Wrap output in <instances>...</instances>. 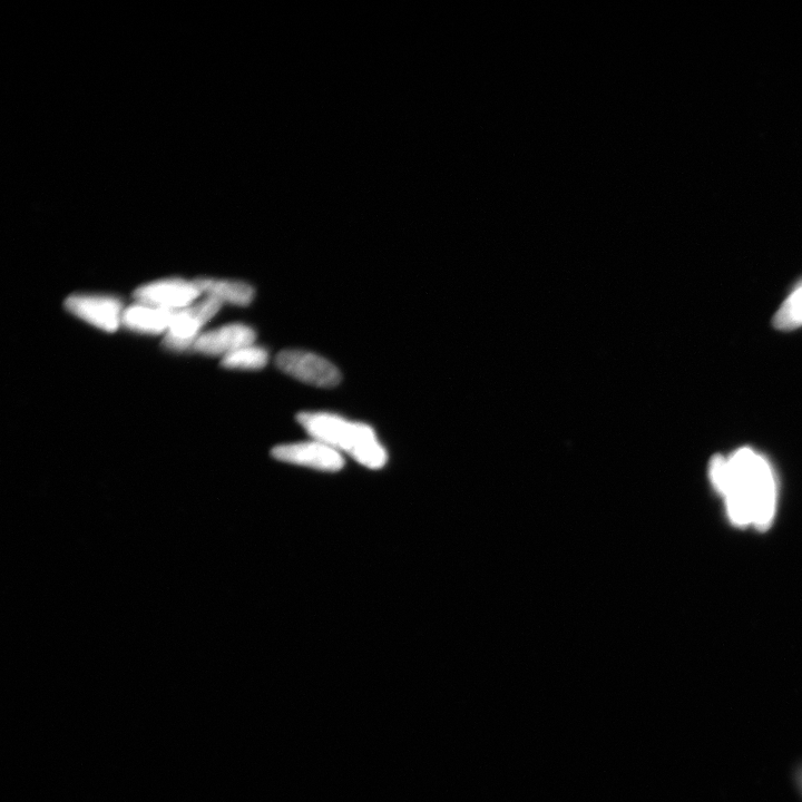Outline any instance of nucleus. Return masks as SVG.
Returning <instances> with one entry per match:
<instances>
[{
	"mask_svg": "<svg viewBox=\"0 0 802 802\" xmlns=\"http://www.w3.org/2000/svg\"><path fill=\"white\" fill-rule=\"evenodd\" d=\"M175 312L138 303L124 311L122 322L133 331L160 335L170 329Z\"/></svg>",
	"mask_w": 802,
	"mask_h": 802,
	"instance_id": "obj_9",
	"label": "nucleus"
},
{
	"mask_svg": "<svg viewBox=\"0 0 802 802\" xmlns=\"http://www.w3.org/2000/svg\"><path fill=\"white\" fill-rule=\"evenodd\" d=\"M222 303L214 298H207L188 308L175 312L172 324L166 332L163 345L175 351L187 350L194 347L195 341L201 336L200 330L215 315L218 314Z\"/></svg>",
	"mask_w": 802,
	"mask_h": 802,
	"instance_id": "obj_4",
	"label": "nucleus"
},
{
	"mask_svg": "<svg viewBox=\"0 0 802 802\" xmlns=\"http://www.w3.org/2000/svg\"><path fill=\"white\" fill-rule=\"evenodd\" d=\"M774 325L782 331L796 330L802 327V280L790 292L777 311Z\"/></svg>",
	"mask_w": 802,
	"mask_h": 802,
	"instance_id": "obj_11",
	"label": "nucleus"
},
{
	"mask_svg": "<svg viewBox=\"0 0 802 802\" xmlns=\"http://www.w3.org/2000/svg\"><path fill=\"white\" fill-rule=\"evenodd\" d=\"M797 780H798V784H799V786H800V788L802 790V768H800L799 771H798Z\"/></svg>",
	"mask_w": 802,
	"mask_h": 802,
	"instance_id": "obj_13",
	"label": "nucleus"
},
{
	"mask_svg": "<svg viewBox=\"0 0 802 802\" xmlns=\"http://www.w3.org/2000/svg\"><path fill=\"white\" fill-rule=\"evenodd\" d=\"M709 475L725 497L733 524L767 530L776 513L777 482L766 457L748 447L729 456L717 455L712 458Z\"/></svg>",
	"mask_w": 802,
	"mask_h": 802,
	"instance_id": "obj_1",
	"label": "nucleus"
},
{
	"mask_svg": "<svg viewBox=\"0 0 802 802\" xmlns=\"http://www.w3.org/2000/svg\"><path fill=\"white\" fill-rule=\"evenodd\" d=\"M200 295L201 291L195 282L171 279L139 288L135 291L134 298L142 305L180 311L190 307Z\"/></svg>",
	"mask_w": 802,
	"mask_h": 802,
	"instance_id": "obj_6",
	"label": "nucleus"
},
{
	"mask_svg": "<svg viewBox=\"0 0 802 802\" xmlns=\"http://www.w3.org/2000/svg\"><path fill=\"white\" fill-rule=\"evenodd\" d=\"M283 373L311 386L332 388L340 384L339 369L329 360L305 350H283L277 357Z\"/></svg>",
	"mask_w": 802,
	"mask_h": 802,
	"instance_id": "obj_3",
	"label": "nucleus"
},
{
	"mask_svg": "<svg viewBox=\"0 0 802 802\" xmlns=\"http://www.w3.org/2000/svg\"><path fill=\"white\" fill-rule=\"evenodd\" d=\"M254 341L256 332L252 328L234 324L205 332L195 341L193 348L204 355L226 357L240 348L253 345Z\"/></svg>",
	"mask_w": 802,
	"mask_h": 802,
	"instance_id": "obj_8",
	"label": "nucleus"
},
{
	"mask_svg": "<svg viewBox=\"0 0 802 802\" xmlns=\"http://www.w3.org/2000/svg\"><path fill=\"white\" fill-rule=\"evenodd\" d=\"M299 424L314 439L345 452L356 461L371 469H379L387 463V452L380 444L375 430L363 423L331 413H300Z\"/></svg>",
	"mask_w": 802,
	"mask_h": 802,
	"instance_id": "obj_2",
	"label": "nucleus"
},
{
	"mask_svg": "<svg viewBox=\"0 0 802 802\" xmlns=\"http://www.w3.org/2000/svg\"><path fill=\"white\" fill-rule=\"evenodd\" d=\"M194 282L201 293H205L209 298L217 299L221 303L248 306L254 297L253 288L248 283L241 281L198 279Z\"/></svg>",
	"mask_w": 802,
	"mask_h": 802,
	"instance_id": "obj_10",
	"label": "nucleus"
},
{
	"mask_svg": "<svg viewBox=\"0 0 802 802\" xmlns=\"http://www.w3.org/2000/svg\"><path fill=\"white\" fill-rule=\"evenodd\" d=\"M272 456L280 462L325 472H338L345 466V459L340 452L316 439L311 442L277 446L273 448Z\"/></svg>",
	"mask_w": 802,
	"mask_h": 802,
	"instance_id": "obj_5",
	"label": "nucleus"
},
{
	"mask_svg": "<svg viewBox=\"0 0 802 802\" xmlns=\"http://www.w3.org/2000/svg\"><path fill=\"white\" fill-rule=\"evenodd\" d=\"M65 306L74 316L107 332L119 329L123 321L122 303L106 296H72Z\"/></svg>",
	"mask_w": 802,
	"mask_h": 802,
	"instance_id": "obj_7",
	"label": "nucleus"
},
{
	"mask_svg": "<svg viewBox=\"0 0 802 802\" xmlns=\"http://www.w3.org/2000/svg\"><path fill=\"white\" fill-rule=\"evenodd\" d=\"M268 360L266 349L250 345L223 357L222 366L229 369L259 370L268 364Z\"/></svg>",
	"mask_w": 802,
	"mask_h": 802,
	"instance_id": "obj_12",
	"label": "nucleus"
}]
</instances>
